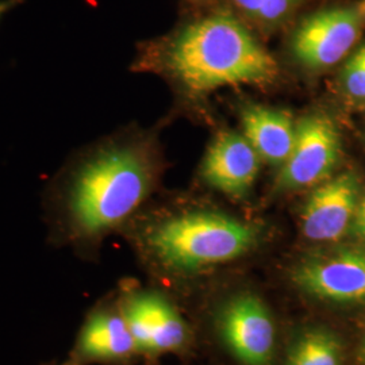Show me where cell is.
I'll use <instances>...</instances> for the list:
<instances>
[{
    "instance_id": "obj_12",
    "label": "cell",
    "mask_w": 365,
    "mask_h": 365,
    "mask_svg": "<svg viewBox=\"0 0 365 365\" xmlns=\"http://www.w3.org/2000/svg\"><path fill=\"white\" fill-rule=\"evenodd\" d=\"M241 123L261 160L280 167L287 161L297 138V123L288 113L249 105L241 111Z\"/></svg>"
},
{
    "instance_id": "obj_9",
    "label": "cell",
    "mask_w": 365,
    "mask_h": 365,
    "mask_svg": "<svg viewBox=\"0 0 365 365\" xmlns=\"http://www.w3.org/2000/svg\"><path fill=\"white\" fill-rule=\"evenodd\" d=\"M138 354L119 303L98 304L86 315L61 365L119 363Z\"/></svg>"
},
{
    "instance_id": "obj_5",
    "label": "cell",
    "mask_w": 365,
    "mask_h": 365,
    "mask_svg": "<svg viewBox=\"0 0 365 365\" xmlns=\"http://www.w3.org/2000/svg\"><path fill=\"white\" fill-rule=\"evenodd\" d=\"M291 280L318 299L334 303L365 302V250L337 248L303 257Z\"/></svg>"
},
{
    "instance_id": "obj_18",
    "label": "cell",
    "mask_w": 365,
    "mask_h": 365,
    "mask_svg": "<svg viewBox=\"0 0 365 365\" xmlns=\"http://www.w3.org/2000/svg\"><path fill=\"white\" fill-rule=\"evenodd\" d=\"M359 356H360V360H361V361L365 364V339L364 341H363L361 348H360V353H359Z\"/></svg>"
},
{
    "instance_id": "obj_7",
    "label": "cell",
    "mask_w": 365,
    "mask_h": 365,
    "mask_svg": "<svg viewBox=\"0 0 365 365\" xmlns=\"http://www.w3.org/2000/svg\"><path fill=\"white\" fill-rule=\"evenodd\" d=\"M118 303L138 354L157 356L173 352L187 342L190 330L185 321L161 292L153 289L128 291Z\"/></svg>"
},
{
    "instance_id": "obj_14",
    "label": "cell",
    "mask_w": 365,
    "mask_h": 365,
    "mask_svg": "<svg viewBox=\"0 0 365 365\" xmlns=\"http://www.w3.org/2000/svg\"><path fill=\"white\" fill-rule=\"evenodd\" d=\"M235 6L264 27H274L284 24L303 0H232Z\"/></svg>"
},
{
    "instance_id": "obj_19",
    "label": "cell",
    "mask_w": 365,
    "mask_h": 365,
    "mask_svg": "<svg viewBox=\"0 0 365 365\" xmlns=\"http://www.w3.org/2000/svg\"><path fill=\"white\" fill-rule=\"evenodd\" d=\"M41 365H61V363H57V361H51V363H45V364Z\"/></svg>"
},
{
    "instance_id": "obj_16",
    "label": "cell",
    "mask_w": 365,
    "mask_h": 365,
    "mask_svg": "<svg viewBox=\"0 0 365 365\" xmlns=\"http://www.w3.org/2000/svg\"><path fill=\"white\" fill-rule=\"evenodd\" d=\"M352 225L354 235L365 242V195L359 202Z\"/></svg>"
},
{
    "instance_id": "obj_10",
    "label": "cell",
    "mask_w": 365,
    "mask_h": 365,
    "mask_svg": "<svg viewBox=\"0 0 365 365\" xmlns=\"http://www.w3.org/2000/svg\"><path fill=\"white\" fill-rule=\"evenodd\" d=\"M360 202V182L351 173L321 182L302 211V233L317 242H333L346 233Z\"/></svg>"
},
{
    "instance_id": "obj_4",
    "label": "cell",
    "mask_w": 365,
    "mask_h": 365,
    "mask_svg": "<svg viewBox=\"0 0 365 365\" xmlns=\"http://www.w3.org/2000/svg\"><path fill=\"white\" fill-rule=\"evenodd\" d=\"M365 31V0L325 9L304 18L291 37L295 60L309 69L336 66Z\"/></svg>"
},
{
    "instance_id": "obj_2",
    "label": "cell",
    "mask_w": 365,
    "mask_h": 365,
    "mask_svg": "<svg viewBox=\"0 0 365 365\" xmlns=\"http://www.w3.org/2000/svg\"><path fill=\"white\" fill-rule=\"evenodd\" d=\"M138 68L165 73L184 91L207 93L238 84L274 83V57L233 15L211 14L149 45Z\"/></svg>"
},
{
    "instance_id": "obj_13",
    "label": "cell",
    "mask_w": 365,
    "mask_h": 365,
    "mask_svg": "<svg viewBox=\"0 0 365 365\" xmlns=\"http://www.w3.org/2000/svg\"><path fill=\"white\" fill-rule=\"evenodd\" d=\"M342 351L339 339L324 329L302 333L288 351L286 365H341Z\"/></svg>"
},
{
    "instance_id": "obj_6",
    "label": "cell",
    "mask_w": 365,
    "mask_h": 365,
    "mask_svg": "<svg viewBox=\"0 0 365 365\" xmlns=\"http://www.w3.org/2000/svg\"><path fill=\"white\" fill-rule=\"evenodd\" d=\"M341 157V137L336 123L325 114H312L297 123V138L277 176L283 191L309 188L327 179Z\"/></svg>"
},
{
    "instance_id": "obj_17",
    "label": "cell",
    "mask_w": 365,
    "mask_h": 365,
    "mask_svg": "<svg viewBox=\"0 0 365 365\" xmlns=\"http://www.w3.org/2000/svg\"><path fill=\"white\" fill-rule=\"evenodd\" d=\"M21 1L22 0H1L0 1V18L7 11H10L13 7L18 6Z\"/></svg>"
},
{
    "instance_id": "obj_11",
    "label": "cell",
    "mask_w": 365,
    "mask_h": 365,
    "mask_svg": "<svg viewBox=\"0 0 365 365\" xmlns=\"http://www.w3.org/2000/svg\"><path fill=\"white\" fill-rule=\"evenodd\" d=\"M261 157L244 134L223 131L210 146L202 176L212 188L233 197L250 191L260 170Z\"/></svg>"
},
{
    "instance_id": "obj_3",
    "label": "cell",
    "mask_w": 365,
    "mask_h": 365,
    "mask_svg": "<svg viewBox=\"0 0 365 365\" xmlns=\"http://www.w3.org/2000/svg\"><path fill=\"white\" fill-rule=\"evenodd\" d=\"M148 261L170 274H190L232 261L253 248V226L211 211H190L149 218L134 233Z\"/></svg>"
},
{
    "instance_id": "obj_1",
    "label": "cell",
    "mask_w": 365,
    "mask_h": 365,
    "mask_svg": "<svg viewBox=\"0 0 365 365\" xmlns=\"http://www.w3.org/2000/svg\"><path fill=\"white\" fill-rule=\"evenodd\" d=\"M158 168L152 140L138 134L75 150L42 194L49 244L88 257L141 207L156 185Z\"/></svg>"
},
{
    "instance_id": "obj_8",
    "label": "cell",
    "mask_w": 365,
    "mask_h": 365,
    "mask_svg": "<svg viewBox=\"0 0 365 365\" xmlns=\"http://www.w3.org/2000/svg\"><path fill=\"white\" fill-rule=\"evenodd\" d=\"M220 336L244 365H268L274 356V325L265 304L252 294H241L222 307Z\"/></svg>"
},
{
    "instance_id": "obj_15",
    "label": "cell",
    "mask_w": 365,
    "mask_h": 365,
    "mask_svg": "<svg viewBox=\"0 0 365 365\" xmlns=\"http://www.w3.org/2000/svg\"><path fill=\"white\" fill-rule=\"evenodd\" d=\"M344 93L357 103H365V45L353 54L341 73Z\"/></svg>"
}]
</instances>
